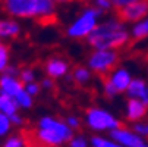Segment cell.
<instances>
[{
  "label": "cell",
  "instance_id": "6da1fadb",
  "mask_svg": "<svg viewBox=\"0 0 148 147\" xmlns=\"http://www.w3.org/2000/svg\"><path fill=\"white\" fill-rule=\"evenodd\" d=\"M131 34L117 18H109L100 22L87 37V43L94 50H117L131 44Z\"/></svg>",
  "mask_w": 148,
  "mask_h": 147
},
{
  "label": "cell",
  "instance_id": "7a4b0ae2",
  "mask_svg": "<svg viewBox=\"0 0 148 147\" xmlns=\"http://www.w3.org/2000/svg\"><path fill=\"white\" fill-rule=\"evenodd\" d=\"M2 9L13 18L38 19L40 22H51L56 16L53 0H2Z\"/></svg>",
  "mask_w": 148,
  "mask_h": 147
},
{
  "label": "cell",
  "instance_id": "3957f363",
  "mask_svg": "<svg viewBox=\"0 0 148 147\" xmlns=\"http://www.w3.org/2000/svg\"><path fill=\"white\" fill-rule=\"evenodd\" d=\"M34 137L35 143L41 147H60L69 143L73 137V131L66 125V122L51 116H43L37 124Z\"/></svg>",
  "mask_w": 148,
  "mask_h": 147
},
{
  "label": "cell",
  "instance_id": "277c9868",
  "mask_svg": "<svg viewBox=\"0 0 148 147\" xmlns=\"http://www.w3.org/2000/svg\"><path fill=\"white\" fill-rule=\"evenodd\" d=\"M101 15H103V12L98 10L97 8H87L68 27L66 35L69 38H75V40L87 38L94 31V28L98 25V18Z\"/></svg>",
  "mask_w": 148,
  "mask_h": 147
},
{
  "label": "cell",
  "instance_id": "5b68a950",
  "mask_svg": "<svg viewBox=\"0 0 148 147\" xmlns=\"http://www.w3.org/2000/svg\"><path fill=\"white\" fill-rule=\"evenodd\" d=\"M119 53L116 50H94L88 57V66L101 78L109 77V72L116 69Z\"/></svg>",
  "mask_w": 148,
  "mask_h": 147
},
{
  "label": "cell",
  "instance_id": "8992f818",
  "mask_svg": "<svg viewBox=\"0 0 148 147\" xmlns=\"http://www.w3.org/2000/svg\"><path fill=\"white\" fill-rule=\"evenodd\" d=\"M85 124L92 131L103 133V131H113L120 128V121L114 118L104 109L91 108L85 112Z\"/></svg>",
  "mask_w": 148,
  "mask_h": 147
},
{
  "label": "cell",
  "instance_id": "52a82bcc",
  "mask_svg": "<svg viewBox=\"0 0 148 147\" xmlns=\"http://www.w3.org/2000/svg\"><path fill=\"white\" fill-rule=\"evenodd\" d=\"M148 13V0H139L132 5H128L119 10H116V18L120 22H139Z\"/></svg>",
  "mask_w": 148,
  "mask_h": 147
},
{
  "label": "cell",
  "instance_id": "ba28073f",
  "mask_svg": "<svg viewBox=\"0 0 148 147\" xmlns=\"http://www.w3.org/2000/svg\"><path fill=\"white\" fill-rule=\"evenodd\" d=\"M110 138L123 147H148V141L145 140V137H141L132 130L123 127L110 131Z\"/></svg>",
  "mask_w": 148,
  "mask_h": 147
},
{
  "label": "cell",
  "instance_id": "9c48e42d",
  "mask_svg": "<svg viewBox=\"0 0 148 147\" xmlns=\"http://www.w3.org/2000/svg\"><path fill=\"white\" fill-rule=\"evenodd\" d=\"M46 74L49 78L56 79V78H62L69 74V65L66 60L59 59V57H51L46 62Z\"/></svg>",
  "mask_w": 148,
  "mask_h": 147
},
{
  "label": "cell",
  "instance_id": "30bf717a",
  "mask_svg": "<svg viewBox=\"0 0 148 147\" xmlns=\"http://www.w3.org/2000/svg\"><path fill=\"white\" fill-rule=\"evenodd\" d=\"M148 112V104L138 99H129L126 103V119L131 122H139Z\"/></svg>",
  "mask_w": 148,
  "mask_h": 147
},
{
  "label": "cell",
  "instance_id": "8fae6325",
  "mask_svg": "<svg viewBox=\"0 0 148 147\" xmlns=\"http://www.w3.org/2000/svg\"><path fill=\"white\" fill-rule=\"evenodd\" d=\"M112 84L114 86V88L117 90V93H125L126 90H128L129 84L132 81V77L129 74L128 69L125 68H116L112 71V74L109 75Z\"/></svg>",
  "mask_w": 148,
  "mask_h": 147
},
{
  "label": "cell",
  "instance_id": "7c38bea8",
  "mask_svg": "<svg viewBox=\"0 0 148 147\" xmlns=\"http://www.w3.org/2000/svg\"><path fill=\"white\" fill-rule=\"evenodd\" d=\"M21 90H24V84L19 81L18 77H9L2 74V77H0V94L15 97Z\"/></svg>",
  "mask_w": 148,
  "mask_h": 147
},
{
  "label": "cell",
  "instance_id": "4fadbf2b",
  "mask_svg": "<svg viewBox=\"0 0 148 147\" xmlns=\"http://www.w3.org/2000/svg\"><path fill=\"white\" fill-rule=\"evenodd\" d=\"M147 84L144 79L141 78H135L131 81L128 90H126V93H128L129 99H138V100H142L145 104H148V90H147Z\"/></svg>",
  "mask_w": 148,
  "mask_h": 147
},
{
  "label": "cell",
  "instance_id": "5bb4252c",
  "mask_svg": "<svg viewBox=\"0 0 148 147\" xmlns=\"http://www.w3.org/2000/svg\"><path fill=\"white\" fill-rule=\"evenodd\" d=\"M21 34V25L16 22L15 19L6 18V19H0V38H16Z\"/></svg>",
  "mask_w": 148,
  "mask_h": 147
},
{
  "label": "cell",
  "instance_id": "9a60e30c",
  "mask_svg": "<svg viewBox=\"0 0 148 147\" xmlns=\"http://www.w3.org/2000/svg\"><path fill=\"white\" fill-rule=\"evenodd\" d=\"M18 110H19V108H18V104H16L13 97L0 94V112L10 118L12 115L18 113Z\"/></svg>",
  "mask_w": 148,
  "mask_h": 147
},
{
  "label": "cell",
  "instance_id": "2e32d148",
  "mask_svg": "<svg viewBox=\"0 0 148 147\" xmlns=\"http://www.w3.org/2000/svg\"><path fill=\"white\" fill-rule=\"evenodd\" d=\"M148 37V18H144L142 21L136 22L134 27H132V31H131V38L132 41H136V40H142Z\"/></svg>",
  "mask_w": 148,
  "mask_h": 147
},
{
  "label": "cell",
  "instance_id": "e0dca14e",
  "mask_svg": "<svg viewBox=\"0 0 148 147\" xmlns=\"http://www.w3.org/2000/svg\"><path fill=\"white\" fill-rule=\"evenodd\" d=\"M72 79L76 84H79V86H84V84H87L91 79V72L90 69L84 68V66H76L72 71Z\"/></svg>",
  "mask_w": 148,
  "mask_h": 147
},
{
  "label": "cell",
  "instance_id": "ac0fdd59",
  "mask_svg": "<svg viewBox=\"0 0 148 147\" xmlns=\"http://www.w3.org/2000/svg\"><path fill=\"white\" fill-rule=\"evenodd\" d=\"M13 99H15V101H16V104H18L19 109H29V108H32V103H34L32 96L28 94V93L25 91V88L21 90Z\"/></svg>",
  "mask_w": 148,
  "mask_h": 147
},
{
  "label": "cell",
  "instance_id": "d6986e66",
  "mask_svg": "<svg viewBox=\"0 0 148 147\" xmlns=\"http://www.w3.org/2000/svg\"><path fill=\"white\" fill-rule=\"evenodd\" d=\"M90 144L91 147H123L119 143L113 141L112 138H106L101 135H92L90 138Z\"/></svg>",
  "mask_w": 148,
  "mask_h": 147
},
{
  "label": "cell",
  "instance_id": "ffe728a7",
  "mask_svg": "<svg viewBox=\"0 0 148 147\" xmlns=\"http://www.w3.org/2000/svg\"><path fill=\"white\" fill-rule=\"evenodd\" d=\"M2 147H27V140L24 135H18V134L8 135Z\"/></svg>",
  "mask_w": 148,
  "mask_h": 147
},
{
  "label": "cell",
  "instance_id": "44dd1931",
  "mask_svg": "<svg viewBox=\"0 0 148 147\" xmlns=\"http://www.w3.org/2000/svg\"><path fill=\"white\" fill-rule=\"evenodd\" d=\"M10 130H12V122H10L9 116H6L5 113L0 112V138L8 137Z\"/></svg>",
  "mask_w": 148,
  "mask_h": 147
},
{
  "label": "cell",
  "instance_id": "7402d4cb",
  "mask_svg": "<svg viewBox=\"0 0 148 147\" xmlns=\"http://www.w3.org/2000/svg\"><path fill=\"white\" fill-rule=\"evenodd\" d=\"M18 78H19V81L22 82L24 86H27V84H31V82L35 81V72L31 68H22L19 71Z\"/></svg>",
  "mask_w": 148,
  "mask_h": 147
},
{
  "label": "cell",
  "instance_id": "603a6c76",
  "mask_svg": "<svg viewBox=\"0 0 148 147\" xmlns=\"http://www.w3.org/2000/svg\"><path fill=\"white\" fill-rule=\"evenodd\" d=\"M9 65V49L8 46L2 44L0 46V72L3 74V71L8 68Z\"/></svg>",
  "mask_w": 148,
  "mask_h": 147
},
{
  "label": "cell",
  "instance_id": "cb8c5ba5",
  "mask_svg": "<svg viewBox=\"0 0 148 147\" xmlns=\"http://www.w3.org/2000/svg\"><path fill=\"white\" fill-rule=\"evenodd\" d=\"M68 147H90V141L84 137V135L78 134V135H73V137L69 140Z\"/></svg>",
  "mask_w": 148,
  "mask_h": 147
},
{
  "label": "cell",
  "instance_id": "d4e9b609",
  "mask_svg": "<svg viewBox=\"0 0 148 147\" xmlns=\"http://www.w3.org/2000/svg\"><path fill=\"white\" fill-rule=\"evenodd\" d=\"M101 79H103V91H104V94L107 96V97H114L117 94V90L114 88V86L112 84L110 78L109 77H104Z\"/></svg>",
  "mask_w": 148,
  "mask_h": 147
},
{
  "label": "cell",
  "instance_id": "484cf974",
  "mask_svg": "<svg viewBox=\"0 0 148 147\" xmlns=\"http://www.w3.org/2000/svg\"><path fill=\"white\" fill-rule=\"evenodd\" d=\"M65 122H66V125H68L72 131H76V130L81 128V119L76 118V116H68Z\"/></svg>",
  "mask_w": 148,
  "mask_h": 147
},
{
  "label": "cell",
  "instance_id": "4316f807",
  "mask_svg": "<svg viewBox=\"0 0 148 147\" xmlns=\"http://www.w3.org/2000/svg\"><path fill=\"white\" fill-rule=\"evenodd\" d=\"M24 88H25V91L28 93V94H31L32 97L34 96H37L38 93H40V90H41V86L38 82H31V84H27V86H24Z\"/></svg>",
  "mask_w": 148,
  "mask_h": 147
},
{
  "label": "cell",
  "instance_id": "83f0119b",
  "mask_svg": "<svg viewBox=\"0 0 148 147\" xmlns=\"http://www.w3.org/2000/svg\"><path fill=\"white\" fill-rule=\"evenodd\" d=\"M95 8L101 12H106V10H109L113 8V3H112V0H95Z\"/></svg>",
  "mask_w": 148,
  "mask_h": 147
},
{
  "label": "cell",
  "instance_id": "f1b7e54d",
  "mask_svg": "<svg viewBox=\"0 0 148 147\" xmlns=\"http://www.w3.org/2000/svg\"><path fill=\"white\" fill-rule=\"evenodd\" d=\"M135 2H139V0H112V3H113V8L116 10L125 8V6H128V5H132Z\"/></svg>",
  "mask_w": 148,
  "mask_h": 147
},
{
  "label": "cell",
  "instance_id": "f546056e",
  "mask_svg": "<svg viewBox=\"0 0 148 147\" xmlns=\"http://www.w3.org/2000/svg\"><path fill=\"white\" fill-rule=\"evenodd\" d=\"M19 68L15 65H8V68L3 71V75H9V77H18L19 75Z\"/></svg>",
  "mask_w": 148,
  "mask_h": 147
},
{
  "label": "cell",
  "instance_id": "4dcf8cb0",
  "mask_svg": "<svg viewBox=\"0 0 148 147\" xmlns=\"http://www.w3.org/2000/svg\"><path fill=\"white\" fill-rule=\"evenodd\" d=\"M9 119H10V122H12V127H22V125H24V118L21 116L19 113L12 115Z\"/></svg>",
  "mask_w": 148,
  "mask_h": 147
},
{
  "label": "cell",
  "instance_id": "1f68e13d",
  "mask_svg": "<svg viewBox=\"0 0 148 147\" xmlns=\"http://www.w3.org/2000/svg\"><path fill=\"white\" fill-rule=\"evenodd\" d=\"M41 86H43V88H46V90H53L54 88V82H53L51 78H44L43 82H41Z\"/></svg>",
  "mask_w": 148,
  "mask_h": 147
},
{
  "label": "cell",
  "instance_id": "d6a6232c",
  "mask_svg": "<svg viewBox=\"0 0 148 147\" xmlns=\"http://www.w3.org/2000/svg\"><path fill=\"white\" fill-rule=\"evenodd\" d=\"M54 3H69V2H75V0H53Z\"/></svg>",
  "mask_w": 148,
  "mask_h": 147
},
{
  "label": "cell",
  "instance_id": "836d02e7",
  "mask_svg": "<svg viewBox=\"0 0 148 147\" xmlns=\"http://www.w3.org/2000/svg\"><path fill=\"white\" fill-rule=\"evenodd\" d=\"M147 137H148V124H147Z\"/></svg>",
  "mask_w": 148,
  "mask_h": 147
},
{
  "label": "cell",
  "instance_id": "e575fe53",
  "mask_svg": "<svg viewBox=\"0 0 148 147\" xmlns=\"http://www.w3.org/2000/svg\"><path fill=\"white\" fill-rule=\"evenodd\" d=\"M2 44H3V43H2V38H0V46H2Z\"/></svg>",
  "mask_w": 148,
  "mask_h": 147
},
{
  "label": "cell",
  "instance_id": "d590c367",
  "mask_svg": "<svg viewBox=\"0 0 148 147\" xmlns=\"http://www.w3.org/2000/svg\"><path fill=\"white\" fill-rule=\"evenodd\" d=\"M147 90H148V88H147Z\"/></svg>",
  "mask_w": 148,
  "mask_h": 147
}]
</instances>
